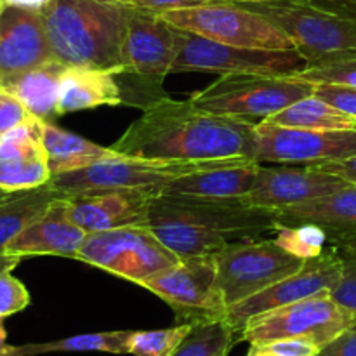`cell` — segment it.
<instances>
[{
    "label": "cell",
    "instance_id": "cell-1",
    "mask_svg": "<svg viewBox=\"0 0 356 356\" xmlns=\"http://www.w3.org/2000/svg\"><path fill=\"white\" fill-rule=\"evenodd\" d=\"M256 124L209 113L193 106L190 99L163 96L145 108L111 148L131 159L174 162L252 159Z\"/></svg>",
    "mask_w": 356,
    "mask_h": 356
},
{
    "label": "cell",
    "instance_id": "cell-2",
    "mask_svg": "<svg viewBox=\"0 0 356 356\" xmlns=\"http://www.w3.org/2000/svg\"><path fill=\"white\" fill-rule=\"evenodd\" d=\"M146 228L179 259L216 254L226 245L261 240L280 229L277 211L247 207L240 198L159 195L153 198Z\"/></svg>",
    "mask_w": 356,
    "mask_h": 356
},
{
    "label": "cell",
    "instance_id": "cell-3",
    "mask_svg": "<svg viewBox=\"0 0 356 356\" xmlns=\"http://www.w3.org/2000/svg\"><path fill=\"white\" fill-rule=\"evenodd\" d=\"M129 13L118 0H52L42 10L52 56L66 66L124 68Z\"/></svg>",
    "mask_w": 356,
    "mask_h": 356
},
{
    "label": "cell",
    "instance_id": "cell-4",
    "mask_svg": "<svg viewBox=\"0 0 356 356\" xmlns=\"http://www.w3.org/2000/svg\"><path fill=\"white\" fill-rule=\"evenodd\" d=\"M313 92L315 83L294 75L225 73L188 99L209 113L261 122Z\"/></svg>",
    "mask_w": 356,
    "mask_h": 356
},
{
    "label": "cell",
    "instance_id": "cell-5",
    "mask_svg": "<svg viewBox=\"0 0 356 356\" xmlns=\"http://www.w3.org/2000/svg\"><path fill=\"white\" fill-rule=\"evenodd\" d=\"M243 6L277 24L294 42L296 51L308 61V68L356 58V19L325 13L302 0Z\"/></svg>",
    "mask_w": 356,
    "mask_h": 356
},
{
    "label": "cell",
    "instance_id": "cell-6",
    "mask_svg": "<svg viewBox=\"0 0 356 356\" xmlns=\"http://www.w3.org/2000/svg\"><path fill=\"white\" fill-rule=\"evenodd\" d=\"M242 160L249 159L238 156V159L198 160V162H174V160L118 156V159L106 160V162L96 163L86 169L52 176L51 183L66 198L89 193V191L108 190H149L160 195L162 188L172 183L174 179L202 172V170L232 165Z\"/></svg>",
    "mask_w": 356,
    "mask_h": 356
},
{
    "label": "cell",
    "instance_id": "cell-7",
    "mask_svg": "<svg viewBox=\"0 0 356 356\" xmlns=\"http://www.w3.org/2000/svg\"><path fill=\"white\" fill-rule=\"evenodd\" d=\"M160 16L172 26L221 44L268 51H296L294 42L266 16L232 0L169 10Z\"/></svg>",
    "mask_w": 356,
    "mask_h": 356
},
{
    "label": "cell",
    "instance_id": "cell-8",
    "mask_svg": "<svg viewBox=\"0 0 356 356\" xmlns=\"http://www.w3.org/2000/svg\"><path fill=\"white\" fill-rule=\"evenodd\" d=\"M76 261L141 285L160 271L174 266L179 257L163 245L149 228L129 226L87 233Z\"/></svg>",
    "mask_w": 356,
    "mask_h": 356
},
{
    "label": "cell",
    "instance_id": "cell-9",
    "mask_svg": "<svg viewBox=\"0 0 356 356\" xmlns=\"http://www.w3.org/2000/svg\"><path fill=\"white\" fill-rule=\"evenodd\" d=\"M214 256L218 287L228 308L298 273L306 263L278 245L275 238L229 243Z\"/></svg>",
    "mask_w": 356,
    "mask_h": 356
},
{
    "label": "cell",
    "instance_id": "cell-10",
    "mask_svg": "<svg viewBox=\"0 0 356 356\" xmlns=\"http://www.w3.org/2000/svg\"><path fill=\"white\" fill-rule=\"evenodd\" d=\"M159 296L176 313L177 323H202L225 320L226 306L218 287V263L214 254L184 257L141 284Z\"/></svg>",
    "mask_w": 356,
    "mask_h": 356
},
{
    "label": "cell",
    "instance_id": "cell-11",
    "mask_svg": "<svg viewBox=\"0 0 356 356\" xmlns=\"http://www.w3.org/2000/svg\"><path fill=\"white\" fill-rule=\"evenodd\" d=\"M355 318L356 315L337 305L330 294H320L254 316L238 334V341L252 344L273 339H308L323 348L344 332Z\"/></svg>",
    "mask_w": 356,
    "mask_h": 356
},
{
    "label": "cell",
    "instance_id": "cell-12",
    "mask_svg": "<svg viewBox=\"0 0 356 356\" xmlns=\"http://www.w3.org/2000/svg\"><path fill=\"white\" fill-rule=\"evenodd\" d=\"M177 30V56L172 72L261 73V75H296L308 68V61L298 51L236 47L211 40L193 31Z\"/></svg>",
    "mask_w": 356,
    "mask_h": 356
},
{
    "label": "cell",
    "instance_id": "cell-13",
    "mask_svg": "<svg viewBox=\"0 0 356 356\" xmlns=\"http://www.w3.org/2000/svg\"><path fill=\"white\" fill-rule=\"evenodd\" d=\"M356 156V129L306 131L257 122L252 159L257 163L320 165Z\"/></svg>",
    "mask_w": 356,
    "mask_h": 356
},
{
    "label": "cell",
    "instance_id": "cell-14",
    "mask_svg": "<svg viewBox=\"0 0 356 356\" xmlns=\"http://www.w3.org/2000/svg\"><path fill=\"white\" fill-rule=\"evenodd\" d=\"M343 275V257L329 247L315 259H308L298 273L277 282L259 294L247 298L226 309L225 320L236 334L242 332L250 318L302 299L320 294H330Z\"/></svg>",
    "mask_w": 356,
    "mask_h": 356
},
{
    "label": "cell",
    "instance_id": "cell-15",
    "mask_svg": "<svg viewBox=\"0 0 356 356\" xmlns=\"http://www.w3.org/2000/svg\"><path fill=\"white\" fill-rule=\"evenodd\" d=\"M344 186H348L346 181L320 172L312 165L263 167L261 163L256 186L240 202L247 207L278 211L334 193Z\"/></svg>",
    "mask_w": 356,
    "mask_h": 356
},
{
    "label": "cell",
    "instance_id": "cell-16",
    "mask_svg": "<svg viewBox=\"0 0 356 356\" xmlns=\"http://www.w3.org/2000/svg\"><path fill=\"white\" fill-rule=\"evenodd\" d=\"M124 68L141 75L165 79L177 56V30L160 14L132 9L125 30Z\"/></svg>",
    "mask_w": 356,
    "mask_h": 356
},
{
    "label": "cell",
    "instance_id": "cell-17",
    "mask_svg": "<svg viewBox=\"0 0 356 356\" xmlns=\"http://www.w3.org/2000/svg\"><path fill=\"white\" fill-rule=\"evenodd\" d=\"M149 190L89 191L68 198L70 218L87 233L146 226L153 198Z\"/></svg>",
    "mask_w": 356,
    "mask_h": 356
},
{
    "label": "cell",
    "instance_id": "cell-18",
    "mask_svg": "<svg viewBox=\"0 0 356 356\" xmlns=\"http://www.w3.org/2000/svg\"><path fill=\"white\" fill-rule=\"evenodd\" d=\"M42 124L33 117L0 138V190L14 193L52 179L42 141Z\"/></svg>",
    "mask_w": 356,
    "mask_h": 356
},
{
    "label": "cell",
    "instance_id": "cell-19",
    "mask_svg": "<svg viewBox=\"0 0 356 356\" xmlns=\"http://www.w3.org/2000/svg\"><path fill=\"white\" fill-rule=\"evenodd\" d=\"M54 59L38 10L3 7L0 13V79Z\"/></svg>",
    "mask_w": 356,
    "mask_h": 356
},
{
    "label": "cell",
    "instance_id": "cell-20",
    "mask_svg": "<svg viewBox=\"0 0 356 356\" xmlns=\"http://www.w3.org/2000/svg\"><path fill=\"white\" fill-rule=\"evenodd\" d=\"M86 236L87 232L70 218L68 198L63 197L38 221L10 240L6 252L21 257L61 256L76 259Z\"/></svg>",
    "mask_w": 356,
    "mask_h": 356
},
{
    "label": "cell",
    "instance_id": "cell-21",
    "mask_svg": "<svg viewBox=\"0 0 356 356\" xmlns=\"http://www.w3.org/2000/svg\"><path fill=\"white\" fill-rule=\"evenodd\" d=\"M280 226L315 225L329 235V243L356 235V186L348 184L334 193L305 204L278 209Z\"/></svg>",
    "mask_w": 356,
    "mask_h": 356
},
{
    "label": "cell",
    "instance_id": "cell-22",
    "mask_svg": "<svg viewBox=\"0 0 356 356\" xmlns=\"http://www.w3.org/2000/svg\"><path fill=\"white\" fill-rule=\"evenodd\" d=\"M259 169L261 163L249 159L232 165L202 170L174 179L172 183L162 188L160 195H183V197L212 198V200L242 198L256 186Z\"/></svg>",
    "mask_w": 356,
    "mask_h": 356
},
{
    "label": "cell",
    "instance_id": "cell-23",
    "mask_svg": "<svg viewBox=\"0 0 356 356\" xmlns=\"http://www.w3.org/2000/svg\"><path fill=\"white\" fill-rule=\"evenodd\" d=\"M115 72L117 70L68 66L59 90L58 115L122 104V90Z\"/></svg>",
    "mask_w": 356,
    "mask_h": 356
},
{
    "label": "cell",
    "instance_id": "cell-24",
    "mask_svg": "<svg viewBox=\"0 0 356 356\" xmlns=\"http://www.w3.org/2000/svg\"><path fill=\"white\" fill-rule=\"evenodd\" d=\"M66 68L68 66L52 59L26 72L3 76L0 86L10 90L35 118L51 122L58 117L59 90Z\"/></svg>",
    "mask_w": 356,
    "mask_h": 356
},
{
    "label": "cell",
    "instance_id": "cell-25",
    "mask_svg": "<svg viewBox=\"0 0 356 356\" xmlns=\"http://www.w3.org/2000/svg\"><path fill=\"white\" fill-rule=\"evenodd\" d=\"M42 141H44L52 176L86 169V167L122 156L111 146L106 148V146L96 145V143L65 131L51 122L42 124Z\"/></svg>",
    "mask_w": 356,
    "mask_h": 356
},
{
    "label": "cell",
    "instance_id": "cell-26",
    "mask_svg": "<svg viewBox=\"0 0 356 356\" xmlns=\"http://www.w3.org/2000/svg\"><path fill=\"white\" fill-rule=\"evenodd\" d=\"M131 330H113V332L82 334V336L65 337L49 343H28L21 346H9L0 350V356H37L47 353H111L129 355Z\"/></svg>",
    "mask_w": 356,
    "mask_h": 356
},
{
    "label": "cell",
    "instance_id": "cell-27",
    "mask_svg": "<svg viewBox=\"0 0 356 356\" xmlns=\"http://www.w3.org/2000/svg\"><path fill=\"white\" fill-rule=\"evenodd\" d=\"M264 122L282 127L306 129V131H336L356 129V118L332 106L318 96H308L296 101L291 106L268 117Z\"/></svg>",
    "mask_w": 356,
    "mask_h": 356
},
{
    "label": "cell",
    "instance_id": "cell-28",
    "mask_svg": "<svg viewBox=\"0 0 356 356\" xmlns=\"http://www.w3.org/2000/svg\"><path fill=\"white\" fill-rule=\"evenodd\" d=\"M236 332L226 320L193 323L170 356H228L235 346Z\"/></svg>",
    "mask_w": 356,
    "mask_h": 356
},
{
    "label": "cell",
    "instance_id": "cell-29",
    "mask_svg": "<svg viewBox=\"0 0 356 356\" xmlns=\"http://www.w3.org/2000/svg\"><path fill=\"white\" fill-rule=\"evenodd\" d=\"M275 242L284 247L292 256L308 261L320 257L325 252L329 235L315 225L280 226L275 235Z\"/></svg>",
    "mask_w": 356,
    "mask_h": 356
},
{
    "label": "cell",
    "instance_id": "cell-30",
    "mask_svg": "<svg viewBox=\"0 0 356 356\" xmlns=\"http://www.w3.org/2000/svg\"><path fill=\"white\" fill-rule=\"evenodd\" d=\"M191 323H177L170 329L138 330L129 339V355L170 356L190 332Z\"/></svg>",
    "mask_w": 356,
    "mask_h": 356
},
{
    "label": "cell",
    "instance_id": "cell-31",
    "mask_svg": "<svg viewBox=\"0 0 356 356\" xmlns=\"http://www.w3.org/2000/svg\"><path fill=\"white\" fill-rule=\"evenodd\" d=\"M294 76L313 83H332V86H344L356 89V58L323 66H312V68L298 72Z\"/></svg>",
    "mask_w": 356,
    "mask_h": 356
},
{
    "label": "cell",
    "instance_id": "cell-32",
    "mask_svg": "<svg viewBox=\"0 0 356 356\" xmlns=\"http://www.w3.org/2000/svg\"><path fill=\"white\" fill-rule=\"evenodd\" d=\"M30 292L10 271L0 273V318L23 312L30 306Z\"/></svg>",
    "mask_w": 356,
    "mask_h": 356
},
{
    "label": "cell",
    "instance_id": "cell-33",
    "mask_svg": "<svg viewBox=\"0 0 356 356\" xmlns=\"http://www.w3.org/2000/svg\"><path fill=\"white\" fill-rule=\"evenodd\" d=\"M318 350L308 339H273L252 343L245 356H315Z\"/></svg>",
    "mask_w": 356,
    "mask_h": 356
},
{
    "label": "cell",
    "instance_id": "cell-34",
    "mask_svg": "<svg viewBox=\"0 0 356 356\" xmlns=\"http://www.w3.org/2000/svg\"><path fill=\"white\" fill-rule=\"evenodd\" d=\"M30 118H33V115L24 108V104L10 90L0 86V138Z\"/></svg>",
    "mask_w": 356,
    "mask_h": 356
},
{
    "label": "cell",
    "instance_id": "cell-35",
    "mask_svg": "<svg viewBox=\"0 0 356 356\" xmlns=\"http://www.w3.org/2000/svg\"><path fill=\"white\" fill-rule=\"evenodd\" d=\"M343 257V275L336 287L330 291V298L356 315V257Z\"/></svg>",
    "mask_w": 356,
    "mask_h": 356
},
{
    "label": "cell",
    "instance_id": "cell-36",
    "mask_svg": "<svg viewBox=\"0 0 356 356\" xmlns=\"http://www.w3.org/2000/svg\"><path fill=\"white\" fill-rule=\"evenodd\" d=\"M315 96L356 118V89L332 83H315Z\"/></svg>",
    "mask_w": 356,
    "mask_h": 356
},
{
    "label": "cell",
    "instance_id": "cell-37",
    "mask_svg": "<svg viewBox=\"0 0 356 356\" xmlns=\"http://www.w3.org/2000/svg\"><path fill=\"white\" fill-rule=\"evenodd\" d=\"M124 6L132 7V9L146 10L153 14H163L169 10L191 9V7L207 6V3L222 2V0H118Z\"/></svg>",
    "mask_w": 356,
    "mask_h": 356
},
{
    "label": "cell",
    "instance_id": "cell-38",
    "mask_svg": "<svg viewBox=\"0 0 356 356\" xmlns=\"http://www.w3.org/2000/svg\"><path fill=\"white\" fill-rule=\"evenodd\" d=\"M315 356H356V318L336 339L320 348Z\"/></svg>",
    "mask_w": 356,
    "mask_h": 356
},
{
    "label": "cell",
    "instance_id": "cell-39",
    "mask_svg": "<svg viewBox=\"0 0 356 356\" xmlns=\"http://www.w3.org/2000/svg\"><path fill=\"white\" fill-rule=\"evenodd\" d=\"M312 167H315V169L320 170V172L341 177V179L346 181L348 184H353V186H356V156L339 160V162L320 163V165H312Z\"/></svg>",
    "mask_w": 356,
    "mask_h": 356
},
{
    "label": "cell",
    "instance_id": "cell-40",
    "mask_svg": "<svg viewBox=\"0 0 356 356\" xmlns=\"http://www.w3.org/2000/svg\"><path fill=\"white\" fill-rule=\"evenodd\" d=\"M52 0H2L3 7H19V9H28V10H42L51 3Z\"/></svg>",
    "mask_w": 356,
    "mask_h": 356
},
{
    "label": "cell",
    "instance_id": "cell-41",
    "mask_svg": "<svg viewBox=\"0 0 356 356\" xmlns=\"http://www.w3.org/2000/svg\"><path fill=\"white\" fill-rule=\"evenodd\" d=\"M332 249H336L341 256L346 257H356V235L348 236V238L337 240V242L330 243Z\"/></svg>",
    "mask_w": 356,
    "mask_h": 356
},
{
    "label": "cell",
    "instance_id": "cell-42",
    "mask_svg": "<svg viewBox=\"0 0 356 356\" xmlns=\"http://www.w3.org/2000/svg\"><path fill=\"white\" fill-rule=\"evenodd\" d=\"M7 346V330L3 327V318H0V350Z\"/></svg>",
    "mask_w": 356,
    "mask_h": 356
},
{
    "label": "cell",
    "instance_id": "cell-43",
    "mask_svg": "<svg viewBox=\"0 0 356 356\" xmlns=\"http://www.w3.org/2000/svg\"><path fill=\"white\" fill-rule=\"evenodd\" d=\"M233 2H243V3H264V2H275V0H233Z\"/></svg>",
    "mask_w": 356,
    "mask_h": 356
},
{
    "label": "cell",
    "instance_id": "cell-44",
    "mask_svg": "<svg viewBox=\"0 0 356 356\" xmlns=\"http://www.w3.org/2000/svg\"><path fill=\"white\" fill-rule=\"evenodd\" d=\"M7 197H9V193H7V191H3V190H0V204H2V202L6 200Z\"/></svg>",
    "mask_w": 356,
    "mask_h": 356
},
{
    "label": "cell",
    "instance_id": "cell-45",
    "mask_svg": "<svg viewBox=\"0 0 356 356\" xmlns=\"http://www.w3.org/2000/svg\"><path fill=\"white\" fill-rule=\"evenodd\" d=\"M2 9H3V3H2V0H0V13H2Z\"/></svg>",
    "mask_w": 356,
    "mask_h": 356
},
{
    "label": "cell",
    "instance_id": "cell-46",
    "mask_svg": "<svg viewBox=\"0 0 356 356\" xmlns=\"http://www.w3.org/2000/svg\"><path fill=\"white\" fill-rule=\"evenodd\" d=\"M0 82H2V79H0Z\"/></svg>",
    "mask_w": 356,
    "mask_h": 356
}]
</instances>
